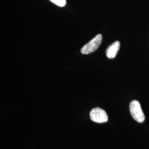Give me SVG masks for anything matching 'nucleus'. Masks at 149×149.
<instances>
[{
    "label": "nucleus",
    "instance_id": "nucleus-1",
    "mask_svg": "<svg viewBox=\"0 0 149 149\" xmlns=\"http://www.w3.org/2000/svg\"><path fill=\"white\" fill-rule=\"evenodd\" d=\"M129 109L134 119L138 123H143L145 119L140 102L137 100H133L130 103Z\"/></svg>",
    "mask_w": 149,
    "mask_h": 149
},
{
    "label": "nucleus",
    "instance_id": "nucleus-4",
    "mask_svg": "<svg viewBox=\"0 0 149 149\" xmlns=\"http://www.w3.org/2000/svg\"><path fill=\"white\" fill-rule=\"evenodd\" d=\"M120 44L119 41H116L115 42L111 44L106 51L107 57L109 59L114 58L119 50Z\"/></svg>",
    "mask_w": 149,
    "mask_h": 149
},
{
    "label": "nucleus",
    "instance_id": "nucleus-3",
    "mask_svg": "<svg viewBox=\"0 0 149 149\" xmlns=\"http://www.w3.org/2000/svg\"><path fill=\"white\" fill-rule=\"evenodd\" d=\"M91 119L97 123H106L108 120L106 112L99 107H96L91 110L90 113Z\"/></svg>",
    "mask_w": 149,
    "mask_h": 149
},
{
    "label": "nucleus",
    "instance_id": "nucleus-5",
    "mask_svg": "<svg viewBox=\"0 0 149 149\" xmlns=\"http://www.w3.org/2000/svg\"><path fill=\"white\" fill-rule=\"evenodd\" d=\"M49 1L52 3H53L54 4L59 7H64L66 5V0H49Z\"/></svg>",
    "mask_w": 149,
    "mask_h": 149
},
{
    "label": "nucleus",
    "instance_id": "nucleus-2",
    "mask_svg": "<svg viewBox=\"0 0 149 149\" xmlns=\"http://www.w3.org/2000/svg\"><path fill=\"white\" fill-rule=\"evenodd\" d=\"M102 41V36L98 34L96 37L93 38L85 45H84L81 50V53L83 54H89L95 52L99 48Z\"/></svg>",
    "mask_w": 149,
    "mask_h": 149
}]
</instances>
